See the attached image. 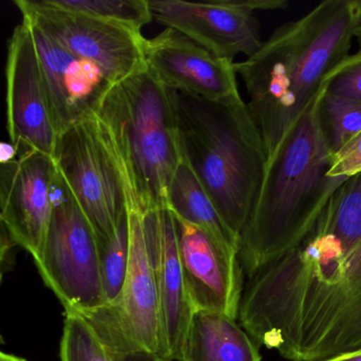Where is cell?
Segmentation results:
<instances>
[{
  "mask_svg": "<svg viewBox=\"0 0 361 361\" xmlns=\"http://www.w3.org/2000/svg\"><path fill=\"white\" fill-rule=\"evenodd\" d=\"M238 319L257 345L288 360L361 353V172L296 246L248 278Z\"/></svg>",
  "mask_w": 361,
  "mask_h": 361,
  "instance_id": "obj_1",
  "label": "cell"
},
{
  "mask_svg": "<svg viewBox=\"0 0 361 361\" xmlns=\"http://www.w3.org/2000/svg\"><path fill=\"white\" fill-rule=\"evenodd\" d=\"M356 0H326L277 28L252 57L235 63L267 160L319 95L330 72L350 55Z\"/></svg>",
  "mask_w": 361,
  "mask_h": 361,
  "instance_id": "obj_2",
  "label": "cell"
},
{
  "mask_svg": "<svg viewBox=\"0 0 361 361\" xmlns=\"http://www.w3.org/2000/svg\"><path fill=\"white\" fill-rule=\"evenodd\" d=\"M322 91L267 160L254 207L240 237L239 260L248 278L296 246L348 178L329 175L333 155L317 116Z\"/></svg>",
  "mask_w": 361,
  "mask_h": 361,
  "instance_id": "obj_3",
  "label": "cell"
},
{
  "mask_svg": "<svg viewBox=\"0 0 361 361\" xmlns=\"http://www.w3.org/2000/svg\"><path fill=\"white\" fill-rule=\"evenodd\" d=\"M169 91L183 158L240 239L267 163L264 143L247 104L242 97L209 101Z\"/></svg>",
  "mask_w": 361,
  "mask_h": 361,
  "instance_id": "obj_4",
  "label": "cell"
},
{
  "mask_svg": "<svg viewBox=\"0 0 361 361\" xmlns=\"http://www.w3.org/2000/svg\"><path fill=\"white\" fill-rule=\"evenodd\" d=\"M126 201L141 211L167 208L182 159L171 91L147 68L108 88L94 114Z\"/></svg>",
  "mask_w": 361,
  "mask_h": 361,
  "instance_id": "obj_5",
  "label": "cell"
},
{
  "mask_svg": "<svg viewBox=\"0 0 361 361\" xmlns=\"http://www.w3.org/2000/svg\"><path fill=\"white\" fill-rule=\"evenodd\" d=\"M35 264L65 312L84 315L105 307L97 237L59 171L52 218Z\"/></svg>",
  "mask_w": 361,
  "mask_h": 361,
  "instance_id": "obj_6",
  "label": "cell"
},
{
  "mask_svg": "<svg viewBox=\"0 0 361 361\" xmlns=\"http://www.w3.org/2000/svg\"><path fill=\"white\" fill-rule=\"evenodd\" d=\"M130 260L120 298L112 305L84 314L111 355L145 351L163 358L160 300L144 232L143 213L126 201ZM80 315V314H78Z\"/></svg>",
  "mask_w": 361,
  "mask_h": 361,
  "instance_id": "obj_7",
  "label": "cell"
},
{
  "mask_svg": "<svg viewBox=\"0 0 361 361\" xmlns=\"http://www.w3.org/2000/svg\"><path fill=\"white\" fill-rule=\"evenodd\" d=\"M53 159L59 175L90 223L99 247L109 243L118 220L126 212V197L118 167L94 114L59 136Z\"/></svg>",
  "mask_w": 361,
  "mask_h": 361,
  "instance_id": "obj_8",
  "label": "cell"
},
{
  "mask_svg": "<svg viewBox=\"0 0 361 361\" xmlns=\"http://www.w3.org/2000/svg\"><path fill=\"white\" fill-rule=\"evenodd\" d=\"M23 19L56 40L74 57L94 64L110 84L146 68L144 36L128 28L57 8L50 0H16Z\"/></svg>",
  "mask_w": 361,
  "mask_h": 361,
  "instance_id": "obj_9",
  "label": "cell"
},
{
  "mask_svg": "<svg viewBox=\"0 0 361 361\" xmlns=\"http://www.w3.org/2000/svg\"><path fill=\"white\" fill-rule=\"evenodd\" d=\"M152 19L175 30L219 59L233 61L250 57L260 49L258 11L288 6L286 0H148Z\"/></svg>",
  "mask_w": 361,
  "mask_h": 361,
  "instance_id": "obj_10",
  "label": "cell"
},
{
  "mask_svg": "<svg viewBox=\"0 0 361 361\" xmlns=\"http://www.w3.org/2000/svg\"><path fill=\"white\" fill-rule=\"evenodd\" d=\"M6 85V129L11 143L18 152L35 150L54 158L59 134L35 45L23 20L8 40Z\"/></svg>",
  "mask_w": 361,
  "mask_h": 361,
  "instance_id": "obj_11",
  "label": "cell"
},
{
  "mask_svg": "<svg viewBox=\"0 0 361 361\" xmlns=\"http://www.w3.org/2000/svg\"><path fill=\"white\" fill-rule=\"evenodd\" d=\"M54 159L29 150L0 165V214L13 243L39 260L54 208Z\"/></svg>",
  "mask_w": 361,
  "mask_h": 361,
  "instance_id": "obj_12",
  "label": "cell"
},
{
  "mask_svg": "<svg viewBox=\"0 0 361 361\" xmlns=\"http://www.w3.org/2000/svg\"><path fill=\"white\" fill-rule=\"evenodd\" d=\"M146 68L171 90L209 101L241 99L235 61L219 59L186 36L167 29L144 37Z\"/></svg>",
  "mask_w": 361,
  "mask_h": 361,
  "instance_id": "obj_13",
  "label": "cell"
},
{
  "mask_svg": "<svg viewBox=\"0 0 361 361\" xmlns=\"http://www.w3.org/2000/svg\"><path fill=\"white\" fill-rule=\"evenodd\" d=\"M175 218L180 267L192 311L216 312L237 320L244 288L239 256L202 229Z\"/></svg>",
  "mask_w": 361,
  "mask_h": 361,
  "instance_id": "obj_14",
  "label": "cell"
},
{
  "mask_svg": "<svg viewBox=\"0 0 361 361\" xmlns=\"http://www.w3.org/2000/svg\"><path fill=\"white\" fill-rule=\"evenodd\" d=\"M51 114L59 136L93 116L111 84L90 61L78 59L29 21Z\"/></svg>",
  "mask_w": 361,
  "mask_h": 361,
  "instance_id": "obj_15",
  "label": "cell"
},
{
  "mask_svg": "<svg viewBox=\"0 0 361 361\" xmlns=\"http://www.w3.org/2000/svg\"><path fill=\"white\" fill-rule=\"evenodd\" d=\"M143 223L160 300L163 360H179L193 311L180 267L177 222L169 208H159L144 212Z\"/></svg>",
  "mask_w": 361,
  "mask_h": 361,
  "instance_id": "obj_16",
  "label": "cell"
},
{
  "mask_svg": "<svg viewBox=\"0 0 361 361\" xmlns=\"http://www.w3.org/2000/svg\"><path fill=\"white\" fill-rule=\"evenodd\" d=\"M179 361H261V355L237 320L216 312L195 311Z\"/></svg>",
  "mask_w": 361,
  "mask_h": 361,
  "instance_id": "obj_17",
  "label": "cell"
},
{
  "mask_svg": "<svg viewBox=\"0 0 361 361\" xmlns=\"http://www.w3.org/2000/svg\"><path fill=\"white\" fill-rule=\"evenodd\" d=\"M167 208L176 218L202 229L239 256V237L227 226L183 156L169 184Z\"/></svg>",
  "mask_w": 361,
  "mask_h": 361,
  "instance_id": "obj_18",
  "label": "cell"
},
{
  "mask_svg": "<svg viewBox=\"0 0 361 361\" xmlns=\"http://www.w3.org/2000/svg\"><path fill=\"white\" fill-rule=\"evenodd\" d=\"M317 116L333 156L361 133V102L329 95L322 88Z\"/></svg>",
  "mask_w": 361,
  "mask_h": 361,
  "instance_id": "obj_19",
  "label": "cell"
},
{
  "mask_svg": "<svg viewBox=\"0 0 361 361\" xmlns=\"http://www.w3.org/2000/svg\"><path fill=\"white\" fill-rule=\"evenodd\" d=\"M53 6L142 33L152 19L148 0H50Z\"/></svg>",
  "mask_w": 361,
  "mask_h": 361,
  "instance_id": "obj_20",
  "label": "cell"
},
{
  "mask_svg": "<svg viewBox=\"0 0 361 361\" xmlns=\"http://www.w3.org/2000/svg\"><path fill=\"white\" fill-rule=\"evenodd\" d=\"M99 250L106 305H112L120 298L130 260V232L127 210L118 220L111 241L99 246Z\"/></svg>",
  "mask_w": 361,
  "mask_h": 361,
  "instance_id": "obj_21",
  "label": "cell"
},
{
  "mask_svg": "<svg viewBox=\"0 0 361 361\" xmlns=\"http://www.w3.org/2000/svg\"><path fill=\"white\" fill-rule=\"evenodd\" d=\"M61 361H116L82 316L65 312Z\"/></svg>",
  "mask_w": 361,
  "mask_h": 361,
  "instance_id": "obj_22",
  "label": "cell"
},
{
  "mask_svg": "<svg viewBox=\"0 0 361 361\" xmlns=\"http://www.w3.org/2000/svg\"><path fill=\"white\" fill-rule=\"evenodd\" d=\"M324 93L361 102V48L341 61L326 76Z\"/></svg>",
  "mask_w": 361,
  "mask_h": 361,
  "instance_id": "obj_23",
  "label": "cell"
},
{
  "mask_svg": "<svg viewBox=\"0 0 361 361\" xmlns=\"http://www.w3.org/2000/svg\"><path fill=\"white\" fill-rule=\"evenodd\" d=\"M361 172V133L345 144L333 156L329 175L332 177H350Z\"/></svg>",
  "mask_w": 361,
  "mask_h": 361,
  "instance_id": "obj_24",
  "label": "cell"
},
{
  "mask_svg": "<svg viewBox=\"0 0 361 361\" xmlns=\"http://www.w3.org/2000/svg\"><path fill=\"white\" fill-rule=\"evenodd\" d=\"M116 361H167L160 356L145 351H130L114 355Z\"/></svg>",
  "mask_w": 361,
  "mask_h": 361,
  "instance_id": "obj_25",
  "label": "cell"
},
{
  "mask_svg": "<svg viewBox=\"0 0 361 361\" xmlns=\"http://www.w3.org/2000/svg\"><path fill=\"white\" fill-rule=\"evenodd\" d=\"M13 245L14 243L6 230V225H4L1 214H0V267H2L4 263L6 262V256L10 254Z\"/></svg>",
  "mask_w": 361,
  "mask_h": 361,
  "instance_id": "obj_26",
  "label": "cell"
},
{
  "mask_svg": "<svg viewBox=\"0 0 361 361\" xmlns=\"http://www.w3.org/2000/svg\"><path fill=\"white\" fill-rule=\"evenodd\" d=\"M17 154H18V150L11 142L8 143V142L0 141V165L14 160Z\"/></svg>",
  "mask_w": 361,
  "mask_h": 361,
  "instance_id": "obj_27",
  "label": "cell"
},
{
  "mask_svg": "<svg viewBox=\"0 0 361 361\" xmlns=\"http://www.w3.org/2000/svg\"><path fill=\"white\" fill-rule=\"evenodd\" d=\"M356 8H357V15H356L355 33H354V37L357 38L361 48V0H356Z\"/></svg>",
  "mask_w": 361,
  "mask_h": 361,
  "instance_id": "obj_28",
  "label": "cell"
},
{
  "mask_svg": "<svg viewBox=\"0 0 361 361\" xmlns=\"http://www.w3.org/2000/svg\"><path fill=\"white\" fill-rule=\"evenodd\" d=\"M0 361H27L18 356L11 355V354L4 353L0 351Z\"/></svg>",
  "mask_w": 361,
  "mask_h": 361,
  "instance_id": "obj_29",
  "label": "cell"
},
{
  "mask_svg": "<svg viewBox=\"0 0 361 361\" xmlns=\"http://www.w3.org/2000/svg\"><path fill=\"white\" fill-rule=\"evenodd\" d=\"M330 361H361V353L355 354V355L347 356V357L337 358Z\"/></svg>",
  "mask_w": 361,
  "mask_h": 361,
  "instance_id": "obj_30",
  "label": "cell"
},
{
  "mask_svg": "<svg viewBox=\"0 0 361 361\" xmlns=\"http://www.w3.org/2000/svg\"><path fill=\"white\" fill-rule=\"evenodd\" d=\"M2 267H0V283H1V280H2ZM4 343V341H2V338H1V335H0V345H1V343Z\"/></svg>",
  "mask_w": 361,
  "mask_h": 361,
  "instance_id": "obj_31",
  "label": "cell"
}]
</instances>
